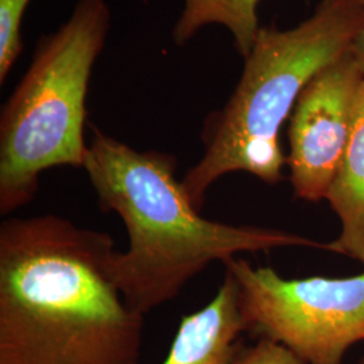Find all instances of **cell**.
Here are the masks:
<instances>
[{"label":"cell","instance_id":"cell-1","mask_svg":"<svg viewBox=\"0 0 364 364\" xmlns=\"http://www.w3.org/2000/svg\"><path fill=\"white\" fill-rule=\"evenodd\" d=\"M105 232L57 215L0 225V364H139L144 316L108 273Z\"/></svg>","mask_w":364,"mask_h":364},{"label":"cell","instance_id":"cell-2","mask_svg":"<svg viewBox=\"0 0 364 364\" xmlns=\"http://www.w3.org/2000/svg\"><path fill=\"white\" fill-rule=\"evenodd\" d=\"M176 168L170 154L139 151L93 129L82 169L102 210L115 212L129 232V250L112 252L108 273L134 311L146 316L170 302L216 260L285 247L328 251V243L308 236L203 218Z\"/></svg>","mask_w":364,"mask_h":364},{"label":"cell","instance_id":"cell-3","mask_svg":"<svg viewBox=\"0 0 364 364\" xmlns=\"http://www.w3.org/2000/svg\"><path fill=\"white\" fill-rule=\"evenodd\" d=\"M363 27L356 0H320L293 28L260 27L234 93L205 122L204 154L181 180L196 208H203L212 185L230 173L245 171L269 185L282 180L284 123L308 82L351 52Z\"/></svg>","mask_w":364,"mask_h":364},{"label":"cell","instance_id":"cell-4","mask_svg":"<svg viewBox=\"0 0 364 364\" xmlns=\"http://www.w3.org/2000/svg\"><path fill=\"white\" fill-rule=\"evenodd\" d=\"M111 25L105 0H78L70 18L39 41L33 63L0 117V213L30 204L55 166L84 168L85 100Z\"/></svg>","mask_w":364,"mask_h":364},{"label":"cell","instance_id":"cell-5","mask_svg":"<svg viewBox=\"0 0 364 364\" xmlns=\"http://www.w3.org/2000/svg\"><path fill=\"white\" fill-rule=\"evenodd\" d=\"M239 287L246 329L285 346L305 364H343L364 340V272L287 279L270 267L224 262Z\"/></svg>","mask_w":364,"mask_h":364},{"label":"cell","instance_id":"cell-6","mask_svg":"<svg viewBox=\"0 0 364 364\" xmlns=\"http://www.w3.org/2000/svg\"><path fill=\"white\" fill-rule=\"evenodd\" d=\"M363 80L348 52L320 70L301 92L287 132V166L297 198L326 200L350 139Z\"/></svg>","mask_w":364,"mask_h":364},{"label":"cell","instance_id":"cell-7","mask_svg":"<svg viewBox=\"0 0 364 364\" xmlns=\"http://www.w3.org/2000/svg\"><path fill=\"white\" fill-rule=\"evenodd\" d=\"M246 331L239 305V287L225 272L215 297L185 316L162 364H231L236 356V340Z\"/></svg>","mask_w":364,"mask_h":364},{"label":"cell","instance_id":"cell-8","mask_svg":"<svg viewBox=\"0 0 364 364\" xmlns=\"http://www.w3.org/2000/svg\"><path fill=\"white\" fill-rule=\"evenodd\" d=\"M326 201L340 221V234L328 251L364 267V80L358 96L351 134Z\"/></svg>","mask_w":364,"mask_h":364},{"label":"cell","instance_id":"cell-9","mask_svg":"<svg viewBox=\"0 0 364 364\" xmlns=\"http://www.w3.org/2000/svg\"><path fill=\"white\" fill-rule=\"evenodd\" d=\"M260 0H185V7L173 28V38L183 45L207 25H221L232 34L235 46L246 58L259 33Z\"/></svg>","mask_w":364,"mask_h":364},{"label":"cell","instance_id":"cell-10","mask_svg":"<svg viewBox=\"0 0 364 364\" xmlns=\"http://www.w3.org/2000/svg\"><path fill=\"white\" fill-rule=\"evenodd\" d=\"M30 0H0V84L23 50L21 25Z\"/></svg>","mask_w":364,"mask_h":364},{"label":"cell","instance_id":"cell-11","mask_svg":"<svg viewBox=\"0 0 364 364\" xmlns=\"http://www.w3.org/2000/svg\"><path fill=\"white\" fill-rule=\"evenodd\" d=\"M231 364H305L294 352L269 338L259 341L245 352L236 353Z\"/></svg>","mask_w":364,"mask_h":364},{"label":"cell","instance_id":"cell-12","mask_svg":"<svg viewBox=\"0 0 364 364\" xmlns=\"http://www.w3.org/2000/svg\"><path fill=\"white\" fill-rule=\"evenodd\" d=\"M356 3L360 6V9L364 11V0H356ZM352 55L356 61V64L359 66V69L362 70L364 75V27L363 30L359 33L358 38L355 39L351 49Z\"/></svg>","mask_w":364,"mask_h":364},{"label":"cell","instance_id":"cell-13","mask_svg":"<svg viewBox=\"0 0 364 364\" xmlns=\"http://www.w3.org/2000/svg\"><path fill=\"white\" fill-rule=\"evenodd\" d=\"M360 364H364V356H363V359H362V362H360Z\"/></svg>","mask_w":364,"mask_h":364}]
</instances>
